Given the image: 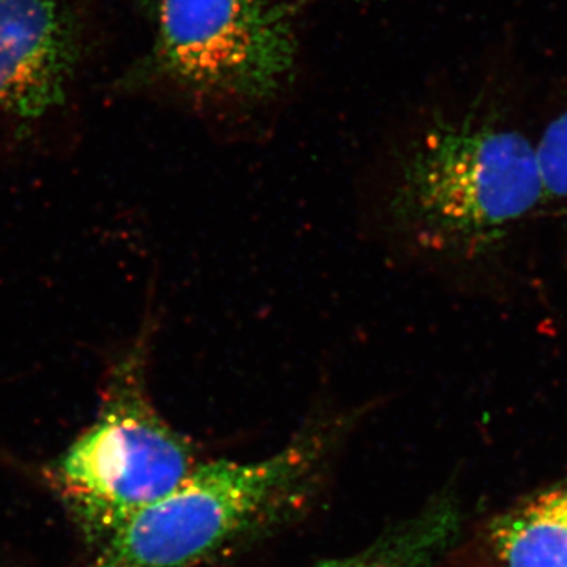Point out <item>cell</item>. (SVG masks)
Here are the masks:
<instances>
[{
	"mask_svg": "<svg viewBox=\"0 0 567 567\" xmlns=\"http://www.w3.org/2000/svg\"><path fill=\"white\" fill-rule=\"evenodd\" d=\"M156 55L171 80L200 93L264 102L292 76L298 41L281 0H153Z\"/></svg>",
	"mask_w": 567,
	"mask_h": 567,
	"instance_id": "277c9868",
	"label": "cell"
},
{
	"mask_svg": "<svg viewBox=\"0 0 567 567\" xmlns=\"http://www.w3.org/2000/svg\"><path fill=\"white\" fill-rule=\"evenodd\" d=\"M503 567H567V477L492 522Z\"/></svg>",
	"mask_w": 567,
	"mask_h": 567,
	"instance_id": "8992f818",
	"label": "cell"
},
{
	"mask_svg": "<svg viewBox=\"0 0 567 567\" xmlns=\"http://www.w3.org/2000/svg\"><path fill=\"white\" fill-rule=\"evenodd\" d=\"M147 344L144 333L115 363L99 417L52 470V483L92 546H103L204 462L192 440L153 405Z\"/></svg>",
	"mask_w": 567,
	"mask_h": 567,
	"instance_id": "3957f363",
	"label": "cell"
},
{
	"mask_svg": "<svg viewBox=\"0 0 567 567\" xmlns=\"http://www.w3.org/2000/svg\"><path fill=\"white\" fill-rule=\"evenodd\" d=\"M546 200L536 144L503 115L439 121L406 153L393 221L440 256L473 259L502 248Z\"/></svg>",
	"mask_w": 567,
	"mask_h": 567,
	"instance_id": "6da1fadb",
	"label": "cell"
},
{
	"mask_svg": "<svg viewBox=\"0 0 567 567\" xmlns=\"http://www.w3.org/2000/svg\"><path fill=\"white\" fill-rule=\"evenodd\" d=\"M76 55L61 0H0V114L33 121L61 106Z\"/></svg>",
	"mask_w": 567,
	"mask_h": 567,
	"instance_id": "5b68a950",
	"label": "cell"
},
{
	"mask_svg": "<svg viewBox=\"0 0 567 567\" xmlns=\"http://www.w3.org/2000/svg\"><path fill=\"white\" fill-rule=\"evenodd\" d=\"M328 429L301 432L257 461L203 462L181 486L134 514L87 567H194L286 516L303 498Z\"/></svg>",
	"mask_w": 567,
	"mask_h": 567,
	"instance_id": "7a4b0ae2",
	"label": "cell"
},
{
	"mask_svg": "<svg viewBox=\"0 0 567 567\" xmlns=\"http://www.w3.org/2000/svg\"><path fill=\"white\" fill-rule=\"evenodd\" d=\"M536 156L546 200H554L567 223V104L540 134Z\"/></svg>",
	"mask_w": 567,
	"mask_h": 567,
	"instance_id": "ba28073f",
	"label": "cell"
},
{
	"mask_svg": "<svg viewBox=\"0 0 567 567\" xmlns=\"http://www.w3.org/2000/svg\"><path fill=\"white\" fill-rule=\"evenodd\" d=\"M458 532L457 507L451 502H440L361 554L322 567H434L456 543Z\"/></svg>",
	"mask_w": 567,
	"mask_h": 567,
	"instance_id": "52a82bcc",
	"label": "cell"
}]
</instances>
